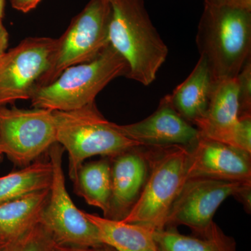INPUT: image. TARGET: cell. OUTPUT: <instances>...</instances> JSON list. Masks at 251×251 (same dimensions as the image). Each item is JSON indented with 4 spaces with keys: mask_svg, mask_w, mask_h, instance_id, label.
<instances>
[{
    "mask_svg": "<svg viewBox=\"0 0 251 251\" xmlns=\"http://www.w3.org/2000/svg\"><path fill=\"white\" fill-rule=\"evenodd\" d=\"M56 243L50 232L40 223L12 242L2 251H52Z\"/></svg>",
    "mask_w": 251,
    "mask_h": 251,
    "instance_id": "21",
    "label": "cell"
},
{
    "mask_svg": "<svg viewBox=\"0 0 251 251\" xmlns=\"http://www.w3.org/2000/svg\"><path fill=\"white\" fill-rule=\"evenodd\" d=\"M3 156H4L0 153V164H1V161H2Z\"/></svg>",
    "mask_w": 251,
    "mask_h": 251,
    "instance_id": "31",
    "label": "cell"
},
{
    "mask_svg": "<svg viewBox=\"0 0 251 251\" xmlns=\"http://www.w3.org/2000/svg\"><path fill=\"white\" fill-rule=\"evenodd\" d=\"M52 251H116L108 245L99 246L94 247H69L56 244Z\"/></svg>",
    "mask_w": 251,
    "mask_h": 251,
    "instance_id": "25",
    "label": "cell"
},
{
    "mask_svg": "<svg viewBox=\"0 0 251 251\" xmlns=\"http://www.w3.org/2000/svg\"><path fill=\"white\" fill-rule=\"evenodd\" d=\"M64 149L55 143L49 150L52 178L49 199L39 220L56 244L69 247L104 245L97 226L77 209L66 187L62 158Z\"/></svg>",
    "mask_w": 251,
    "mask_h": 251,
    "instance_id": "7",
    "label": "cell"
},
{
    "mask_svg": "<svg viewBox=\"0 0 251 251\" xmlns=\"http://www.w3.org/2000/svg\"><path fill=\"white\" fill-rule=\"evenodd\" d=\"M52 178L50 161L39 159L19 171L0 176V204L49 189Z\"/></svg>",
    "mask_w": 251,
    "mask_h": 251,
    "instance_id": "20",
    "label": "cell"
},
{
    "mask_svg": "<svg viewBox=\"0 0 251 251\" xmlns=\"http://www.w3.org/2000/svg\"><path fill=\"white\" fill-rule=\"evenodd\" d=\"M158 251H238L234 238L224 233L215 222L205 232L186 235L170 227L153 232Z\"/></svg>",
    "mask_w": 251,
    "mask_h": 251,
    "instance_id": "18",
    "label": "cell"
},
{
    "mask_svg": "<svg viewBox=\"0 0 251 251\" xmlns=\"http://www.w3.org/2000/svg\"><path fill=\"white\" fill-rule=\"evenodd\" d=\"M239 110L236 77L214 84L205 114L194 125L200 137L231 146L239 122Z\"/></svg>",
    "mask_w": 251,
    "mask_h": 251,
    "instance_id": "14",
    "label": "cell"
},
{
    "mask_svg": "<svg viewBox=\"0 0 251 251\" xmlns=\"http://www.w3.org/2000/svg\"><path fill=\"white\" fill-rule=\"evenodd\" d=\"M233 197L242 203L244 209L249 214L251 211V182L244 183Z\"/></svg>",
    "mask_w": 251,
    "mask_h": 251,
    "instance_id": "24",
    "label": "cell"
},
{
    "mask_svg": "<svg viewBox=\"0 0 251 251\" xmlns=\"http://www.w3.org/2000/svg\"><path fill=\"white\" fill-rule=\"evenodd\" d=\"M126 62L110 44L91 62L68 67L51 83L38 87L30 100L34 108L52 111L76 110L96 97L116 77H126Z\"/></svg>",
    "mask_w": 251,
    "mask_h": 251,
    "instance_id": "3",
    "label": "cell"
},
{
    "mask_svg": "<svg viewBox=\"0 0 251 251\" xmlns=\"http://www.w3.org/2000/svg\"><path fill=\"white\" fill-rule=\"evenodd\" d=\"M42 0H11L14 9L23 13H28L35 9Z\"/></svg>",
    "mask_w": 251,
    "mask_h": 251,
    "instance_id": "27",
    "label": "cell"
},
{
    "mask_svg": "<svg viewBox=\"0 0 251 251\" xmlns=\"http://www.w3.org/2000/svg\"><path fill=\"white\" fill-rule=\"evenodd\" d=\"M231 146L251 153V115L239 117Z\"/></svg>",
    "mask_w": 251,
    "mask_h": 251,
    "instance_id": "23",
    "label": "cell"
},
{
    "mask_svg": "<svg viewBox=\"0 0 251 251\" xmlns=\"http://www.w3.org/2000/svg\"><path fill=\"white\" fill-rule=\"evenodd\" d=\"M243 184L209 178L188 179L170 209L165 228L185 226L192 234L204 233L214 222L213 218L221 204L234 196Z\"/></svg>",
    "mask_w": 251,
    "mask_h": 251,
    "instance_id": "10",
    "label": "cell"
},
{
    "mask_svg": "<svg viewBox=\"0 0 251 251\" xmlns=\"http://www.w3.org/2000/svg\"><path fill=\"white\" fill-rule=\"evenodd\" d=\"M50 188L0 204V239L9 243L39 223Z\"/></svg>",
    "mask_w": 251,
    "mask_h": 251,
    "instance_id": "16",
    "label": "cell"
},
{
    "mask_svg": "<svg viewBox=\"0 0 251 251\" xmlns=\"http://www.w3.org/2000/svg\"><path fill=\"white\" fill-rule=\"evenodd\" d=\"M74 190L87 204L108 214L111 198V163L109 157L83 163L74 181Z\"/></svg>",
    "mask_w": 251,
    "mask_h": 251,
    "instance_id": "19",
    "label": "cell"
},
{
    "mask_svg": "<svg viewBox=\"0 0 251 251\" xmlns=\"http://www.w3.org/2000/svg\"><path fill=\"white\" fill-rule=\"evenodd\" d=\"M187 178L251 182V153L200 137L189 148Z\"/></svg>",
    "mask_w": 251,
    "mask_h": 251,
    "instance_id": "12",
    "label": "cell"
},
{
    "mask_svg": "<svg viewBox=\"0 0 251 251\" xmlns=\"http://www.w3.org/2000/svg\"><path fill=\"white\" fill-rule=\"evenodd\" d=\"M5 0H0V18L2 19L4 15Z\"/></svg>",
    "mask_w": 251,
    "mask_h": 251,
    "instance_id": "29",
    "label": "cell"
},
{
    "mask_svg": "<svg viewBox=\"0 0 251 251\" xmlns=\"http://www.w3.org/2000/svg\"><path fill=\"white\" fill-rule=\"evenodd\" d=\"M55 143L52 110L0 106V153L16 166H29Z\"/></svg>",
    "mask_w": 251,
    "mask_h": 251,
    "instance_id": "8",
    "label": "cell"
},
{
    "mask_svg": "<svg viewBox=\"0 0 251 251\" xmlns=\"http://www.w3.org/2000/svg\"><path fill=\"white\" fill-rule=\"evenodd\" d=\"M112 191L106 219L123 221L143 191L150 171L146 146L140 145L109 157Z\"/></svg>",
    "mask_w": 251,
    "mask_h": 251,
    "instance_id": "13",
    "label": "cell"
},
{
    "mask_svg": "<svg viewBox=\"0 0 251 251\" xmlns=\"http://www.w3.org/2000/svg\"><path fill=\"white\" fill-rule=\"evenodd\" d=\"M150 171L141 194L123 220L152 232L165 228L167 217L187 178L189 148L147 147Z\"/></svg>",
    "mask_w": 251,
    "mask_h": 251,
    "instance_id": "4",
    "label": "cell"
},
{
    "mask_svg": "<svg viewBox=\"0 0 251 251\" xmlns=\"http://www.w3.org/2000/svg\"><path fill=\"white\" fill-rule=\"evenodd\" d=\"M214 85L206 59L201 56L187 78L168 95L175 110L195 125L205 114Z\"/></svg>",
    "mask_w": 251,
    "mask_h": 251,
    "instance_id": "15",
    "label": "cell"
},
{
    "mask_svg": "<svg viewBox=\"0 0 251 251\" xmlns=\"http://www.w3.org/2000/svg\"><path fill=\"white\" fill-rule=\"evenodd\" d=\"M204 4L211 6L227 5L251 9V0H204Z\"/></svg>",
    "mask_w": 251,
    "mask_h": 251,
    "instance_id": "26",
    "label": "cell"
},
{
    "mask_svg": "<svg viewBox=\"0 0 251 251\" xmlns=\"http://www.w3.org/2000/svg\"><path fill=\"white\" fill-rule=\"evenodd\" d=\"M84 214L97 226L103 244L116 251H158L153 232L144 226Z\"/></svg>",
    "mask_w": 251,
    "mask_h": 251,
    "instance_id": "17",
    "label": "cell"
},
{
    "mask_svg": "<svg viewBox=\"0 0 251 251\" xmlns=\"http://www.w3.org/2000/svg\"><path fill=\"white\" fill-rule=\"evenodd\" d=\"M110 44L128 66L127 78L149 86L166 62L168 48L153 26L144 0H108Z\"/></svg>",
    "mask_w": 251,
    "mask_h": 251,
    "instance_id": "1",
    "label": "cell"
},
{
    "mask_svg": "<svg viewBox=\"0 0 251 251\" xmlns=\"http://www.w3.org/2000/svg\"><path fill=\"white\" fill-rule=\"evenodd\" d=\"M109 18L108 0H90L57 39L50 67L38 87L51 83L68 67L97 58L110 44Z\"/></svg>",
    "mask_w": 251,
    "mask_h": 251,
    "instance_id": "6",
    "label": "cell"
},
{
    "mask_svg": "<svg viewBox=\"0 0 251 251\" xmlns=\"http://www.w3.org/2000/svg\"><path fill=\"white\" fill-rule=\"evenodd\" d=\"M9 46V33L2 23V19L0 18V56L6 51Z\"/></svg>",
    "mask_w": 251,
    "mask_h": 251,
    "instance_id": "28",
    "label": "cell"
},
{
    "mask_svg": "<svg viewBox=\"0 0 251 251\" xmlns=\"http://www.w3.org/2000/svg\"><path fill=\"white\" fill-rule=\"evenodd\" d=\"M6 244H7V243L3 242V241H1V239H0V251H2L3 249H4Z\"/></svg>",
    "mask_w": 251,
    "mask_h": 251,
    "instance_id": "30",
    "label": "cell"
},
{
    "mask_svg": "<svg viewBox=\"0 0 251 251\" xmlns=\"http://www.w3.org/2000/svg\"><path fill=\"white\" fill-rule=\"evenodd\" d=\"M57 39L29 37L0 56V106L30 100L49 70Z\"/></svg>",
    "mask_w": 251,
    "mask_h": 251,
    "instance_id": "9",
    "label": "cell"
},
{
    "mask_svg": "<svg viewBox=\"0 0 251 251\" xmlns=\"http://www.w3.org/2000/svg\"><path fill=\"white\" fill-rule=\"evenodd\" d=\"M113 126L128 139L147 147L181 145L191 148L200 138L199 130L175 110L168 94L145 120L126 125L113 123Z\"/></svg>",
    "mask_w": 251,
    "mask_h": 251,
    "instance_id": "11",
    "label": "cell"
},
{
    "mask_svg": "<svg viewBox=\"0 0 251 251\" xmlns=\"http://www.w3.org/2000/svg\"><path fill=\"white\" fill-rule=\"evenodd\" d=\"M239 117L251 115V57L248 59L237 76Z\"/></svg>",
    "mask_w": 251,
    "mask_h": 251,
    "instance_id": "22",
    "label": "cell"
},
{
    "mask_svg": "<svg viewBox=\"0 0 251 251\" xmlns=\"http://www.w3.org/2000/svg\"><path fill=\"white\" fill-rule=\"evenodd\" d=\"M56 142L69 154L73 182L84 161L90 157H112L140 144L128 139L99 111L96 102L69 111H53Z\"/></svg>",
    "mask_w": 251,
    "mask_h": 251,
    "instance_id": "5",
    "label": "cell"
},
{
    "mask_svg": "<svg viewBox=\"0 0 251 251\" xmlns=\"http://www.w3.org/2000/svg\"><path fill=\"white\" fill-rule=\"evenodd\" d=\"M196 44L214 84L235 78L251 57V9L204 4Z\"/></svg>",
    "mask_w": 251,
    "mask_h": 251,
    "instance_id": "2",
    "label": "cell"
}]
</instances>
